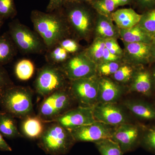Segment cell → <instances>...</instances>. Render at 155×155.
<instances>
[{"label": "cell", "mask_w": 155, "mask_h": 155, "mask_svg": "<svg viewBox=\"0 0 155 155\" xmlns=\"http://www.w3.org/2000/svg\"><path fill=\"white\" fill-rule=\"evenodd\" d=\"M31 19L34 28L49 50L67 38L70 31L61 9L52 12L31 11Z\"/></svg>", "instance_id": "cell-1"}, {"label": "cell", "mask_w": 155, "mask_h": 155, "mask_svg": "<svg viewBox=\"0 0 155 155\" xmlns=\"http://www.w3.org/2000/svg\"><path fill=\"white\" fill-rule=\"evenodd\" d=\"M69 26L78 38L88 41L93 34L97 12L88 3L66 1L61 9Z\"/></svg>", "instance_id": "cell-2"}, {"label": "cell", "mask_w": 155, "mask_h": 155, "mask_svg": "<svg viewBox=\"0 0 155 155\" xmlns=\"http://www.w3.org/2000/svg\"><path fill=\"white\" fill-rule=\"evenodd\" d=\"M0 106L14 118L23 119L33 113L32 92L27 87L12 85L0 94Z\"/></svg>", "instance_id": "cell-3"}, {"label": "cell", "mask_w": 155, "mask_h": 155, "mask_svg": "<svg viewBox=\"0 0 155 155\" xmlns=\"http://www.w3.org/2000/svg\"><path fill=\"white\" fill-rule=\"evenodd\" d=\"M75 143L68 129L53 122L45 127L38 139V145L47 154L64 155L69 152Z\"/></svg>", "instance_id": "cell-4"}, {"label": "cell", "mask_w": 155, "mask_h": 155, "mask_svg": "<svg viewBox=\"0 0 155 155\" xmlns=\"http://www.w3.org/2000/svg\"><path fill=\"white\" fill-rule=\"evenodd\" d=\"M8 32L17 49L23 54H41L47 49L38 34L18 19L9 22Z\"/></svg>", "instance_id": "cell-5"}, {"label": "cell", "mask_w": 155, "mask_h": 155, "mask_svg": "<svg viewBox=\"0 0 155 155\" xmlns=\"http://www.w3.org/2000/svg\"><path fill=\"white\" fill-rule=\"evenodd\" d=\"M66 76L59 66L48 64L39 70L35 82L36 92L45 97L64 88Z\"/></svg>", "instance_id": "cell-6"}, {"label": "cell", "mask_w": 155, "mask_h": 155, "mask_svg": "<svg viewBox=\"0 0 155 155\" xmlns=\"http://www.w3.org/2000/svg\"><path fill=\"white\" fill-rule=\"evenodd\" d=\"M66 78L70 81L96 75L97 65L84 54L78 53L59 66Z\"/></svg>", "instance_id": "cell-7"}, {"label": "cell", "mask_w": 155, "mask_h": 155, "mask_svg": "<svg viewBox=\"0 0 155 155\" xmlns=\"http://www.w3.org/2000/svg\"><path fill=\"white\" fill-rule=\"evenodd\" d=\"M71 94L65 88L59 90L45 97L39 108L38 116L45 120L52 121L69 108Z\"/></svg>", "instance_id": "cell-8"}, {"label": "cell", "mask_w": 155, "mask_h": 155, "mask_svg": "<svg viewBox=\"0 0 155 155\" xmlns=\"http://www.w3.org/2000/svg\"><path fill=\"white\" fill-rule=\"evenodd\" d=\"M99 78L93 77L71 81V94L83 106L92 107L97 102Z\"/></svg>", "instance_id": "cell-9"}, {"label": "cell", "mask_w": 155, "mask_h": 155, "mask_svg": "<svg viewBox=\"0 0 155 155\" xmlns=\"http://www.w3.org/2000/svg\"><path fill=\"white\" fill-rule=\"evenodd\" d=\"M110 125L95 121L91 124L69 130L76 142H96L112 138L114 129Z\"/></svg>", "instance_id": "cell-10"}, {"label": "cell", "mask_w": 155, "mask_h": 155, "mask_svg": "<svg viewBox=\"0 0 155 155\" xmlns=\"http://www.w3.org/2000/svg\"><path fill=\"white\" fill-rule=\"evenodd\" d=\"M143 130L137 125L124 123L114 129L111 139L118 143L124 154L140 145Z\"/></svg>", "instance_id": "cell-11"}, {"label": "cell", "mask_w": 155, "mask_h": 155, "mask_svg": "<svg viewBox=\"0 0 155 155\" xmlns=\"http://www.w3.org/2000/svg\"><path fill=\"white\" fill-rule=\"evenodd\" d=\"M92 107H81L72 109L66 111L51 121L59 123L69 130L88 125L96 121Z\"/></svg>", "instance_id": "cell-12"}, {"label": "cell", "mask_w": 155, "mask_h": 155, "mask_svg": "<svg viewBox=\"0 0 155 155\" xmlns=\"http://www.w3.org/2000/svg\"><path fill=\"white\" fill-rule=\"evenodd\" d=\"M92 108L94 116L97 121L112 126H118L126 123L125 113L114 103H99Z\"/></svg>", "instance_id": "cell-13"}, {"label": "cell", "mask_w": 155, "mask_h": 155, "mask_svg": "<svg viewBox=\"0 0 155 155\" xmlns=\"http://www.w3.org/2000/svg\"><path fill=\"white\" fill-rule=\"evenodd\" d=\"M124 45L123 58L127 64L142 66L151 63V44L124 42Z\"/></svg>", "instance_id": "cell-14"}, {"label": "cell", "mask_w": 155, "mask_h": 155, "mask_svg": "<svg viewBox=\"0 0 155 155\" xmlns=\"http://www.w3.org/2000/svg\"><path fill=\"white\" fill-rule=\"evenodd\" d=\"M131 79L130 91L136 92L148 97L152 94L154 87L150 71L144 68H140L135 70Z\"/></svg>", "instance_id": "cell-15"}, {"label": "cell", "mask_w": 155, "mask_h": 155, "mask_svg": "<svg viewBox=\"0 0 155 155\" xmlns=\"http://www.w3.org/2000/svg\"><path fill=\"white\" fill-rule=\"evenodd\" d=\"M120 29L114 25L111 17L104 16L97 13L94 31L95 38L103 39L120 38Z\"/></svg>", "instance_id": "cell-16"}, {"label": "cell", "mask_w": 155, "mask_h": 155, "mask_svg": "<svg viewBox=\"0 0 155 155\" xmlns=\"http://www.w3.org/2000/svg\"><path fill=\"white\" fill-rule=\"evenodd\" d=\"M122 92L120 86L110 78H100L97 102L99 103L115 102L120 97Z\"/></svg>", "instance_id": "cell-17"}, {"label": "cell", "mask_w": 155, "mask_h": 155, "mask_svg": "<svg viewBox=\"0 0 155 155\" xmlns=\"http://www.w3.org/2000/svg\"><path fill=\"white\" fill-rule=\"evenodd\" d=\"M142 14H139L134 9L122 8L115 11L111 14L113 22L120 29H126L137 25L141 19Z\"/></svg>", "instance_id": "cell-18"}, {"label": "cell", "mask_w": 155, "mask_h": 155, "mask_svg": "<svg viewBox=\"0 0 155 155\" xmlns=\"http://www.w3.org/2000/svg\"><path fill=\"white\" fill-rule=\"evenodd\" d=\"M21 124L22 134L30 139H38L44 132V120L39 116L29 115L23 118Z\"/></svg>", "instance_id": "cell-19"}, {"label": "cell", "mask_w": 155, "mask_h": 155, "mask_svg": "<svg viewBox=\"0 0 155 155\" xmlns=\"http://www.w3.org/2000/svg\"><path fill=\"white\" fill-rule=\"evenodd\" d=\"M124 105L138 119L155 121V105L140 100L127 101Z\"/></svg>", "instance_id": "cell-20"}, {"label": "cell", "mask_w": 155, "mask_h": 155, "mask_svg": "<svg viewBox=\"0 0 155 155\" xmlns=\"http://www.w3.org/2000/svg\"><path fill=\"white\" fill-rule=\"evenodd\" d=\"M119 34L123 42L151 44L153 42L152 36L147 33L138 24L129 29H120Z\"/></svg>", "instance_id": "cell-21"}, {"label": "cell", "mask_w": 155, "mask_h": 155, "mask_svg": "<svg viewBox=\"0 0 155 155\" xmlns=\"http://www.w3.org/2000/svg\"><path fill=\"white\" fill-rule=\"evenodd\" d=\"M17 50L8 32L0 35V66L11 62L17 54Z\"/></svg>", "instance_id": "cell-22"}, {"label": "cell", "mask_w": 155, "mask_h": 155, "mask_svg": "<svg viewBox=\"0 0 155 155\" xmlns=\"http://www.w3.org/2000/svg\"><path fill=\"white\" fill-rule=\"evenodd\" d=\"M0 133L8 139L21 136L14 117L5 111L0 112Z\"/></svg>", "instance_id": "cell-23"}, {"label": "cell", "mask_w": 155, "mask_h": 155, "mask_svg": "<svg viewBox=\"0 0 155 155\" xmlns=\"http://www.w3.org/2000/svg\"><path fill=\"white\" fill-rule=\"evenodd\" d=\"M105 48L104 39L99 38H95L91 44L83 51L85 55L97 66L101 63Z\"/></svg>", "instance_id": "cell-24"}, {"label": "cell", "mask_w": 155, "mask_h": 155, "mask_svg": "<svg viewBox=\"0 0 155 155\" xmlns=\"http://www.w3.org/2000/svg\"><path fill=\"white\" fill-rule=\"evenodd\" d=\"M35 67L33 62L28 59L19 60L14 66V74L19 80H29L33 76Z\"/></svg>", "instance_id": "cell-25"}, {"label": "cell", "mask_w": 155, "mask_h": 155, "mask_svg": "<svg viewBox=\"0 0 155 155\" xmlns=\"http://www.w3.org/2000/svg\"><path fill=\"white\" fill-rule=\"evenodd\" d=\"M69 58V53L58 45L48 50L45 56L48 64L58 66L64 64Z\"/></svg>", "instance_id": "cell-26"}, {"label": "cell", "mask_w": 155, "mask_h": 155, "mask_svg": "<svg viewBox=\"0 0 155 155\" xmlns=\"http://www.w3.org/2000/svg\"><path fill=\"white\" fill-rule=\"evenodd\" d=\"M101 155H122L121 148L111 138L106 139L94 143Z\"/></svg>", "instance_id": "cell-27"}, {"label": "cell", "mask_w": 155, "mask_h": 155, "mask_svg": "<svg viewBox=\"0 0 155 155\" xmlns=\"http://www.w3.org/2000/svg\"><path fill=\"white\" fill-rule=\"evenodd\" d=\"M88 3L97 14L108 17L118 8L113 0H91Z\"/></svg>", "instance_id": "cell-28"}, {"label": "cell", "mask_w": 155, "mask_h": 155, "mask_svg": "<svg viewBox=\"0 0 155 155\" xmlns=\"http://www.w3.org/2000/svg\"><path fill=\"white\" fill-rule=\"evenodd\" d=\"M138 25L153 37L155 34V9L142 13Z\"/></svg>", "instance_id": "cell-29"}, {"label": "cell", "mask_w": 155, "mask_h": 155, "mask_svg": "<svg viewBox=\"0 0 155 155\" xmlns=\"http://www.w3.org/2000/svg\"><path fill=\"white\" fill-rule=\"evenodd\" d=\"M140 145L155 154V125L143 128Z\"/></svg>", "instance_id": "cell-30"}, {"label": "cell", "mask_w": 155, "mask_h": 155, "mask_svg": "<svg viewBox=\"0 0 155 155\" xmlns=\"http://www.w3.org/2000/svg\"><path fill=\"white\" fill-rule=\"evenodd\" d=\"M17 14L14 0H0V18L13 19Z\"/></svg>", "instance_id": "cell-31"}, {"label": "cell", "mask_w": 155, "mask_h": 155, "mask_svg": "<svg viewBox=\"0 0 155 155\" xmlns=\"http://www.w3.org/2000/svg\"><path fill=\"white\" fill-rule=\"evenodd\" d=\"M134 72L135 70L130 64H122L113 76L116 81L125 83L132 78Z\"/></svg>", "instance_id": "cell-32"}, {"label": "cell", "mask_w": 155, "mask_h": 155, "mask_svg": "<svg viewBox=\"0 0 155 155\" xmlns=\"http://www.w3.org/2000/svg\"><path fill=\"white\" fill-rule=\"evenodd\" d=\"M121 65L119 62H102L97 65V69L102 75L109 76L114 75Z\"/></svg>", "instance_id": "cell-33"}, {"label": "cell", "mask_w": 155, "mask_h": 155, "mask_svg": "<svg viewBox=\"0 0 155 155\" xmlns=\"http://www.w3.org/2000/svg\"><path fill=\"white\" fill-rule=\"evenodd\" d=\"M58 45L64 48L69 54H77L80 49V45L77 41L68 38L62 40Z\"/></svg>", "instance_id": "cell-34"}, {"label": "cell", "mask_w": 155, "mask_h": 155, "mask_svg": "<svg viewBox=\"0 0 155 155\" xmlns=\"http://www.w3.org/2000/svg\"><path fill=\"white\" fill-rule=\"evenodd\" d=\"M106 48L114 54L123 58V50L120 47L117 39L114 38L104 40Z\"/></svg>", "instance_id": "cell-35"}, {"label": "cell", "mask_w": 155, "mask_h": 155, "mask_svg": "<svg viewBox=\"0 0 155 155\" xmlns=\"http://www.w3.org/2000/svg\"><path fill=\"white\" fill-rule=\"evenodd\" d=\"M132 4L143 13L155 9V0H132Z\"/></svg>", "instance_id": "cell-36"}, {"label": "cell", "mask_w": 155, "mask_h": 155, "mask_svg": "<svg viewBox=\"0 0 155 155\" xmlns=\"http://www.w3.org/2000/svg\"><path fill=\"white\" fill-rule=\"evenodd\" d=\"M14 85L8 72L2 66H0V94L6 88Z\"/></svg>", "instance_id": "cell-37"}, {"label": "cell", "mask_w": 155, "mask_h": 155, "mask_svg": "<svg viewBox=\"0 0 155 155\" xmlns=\"http://www.w3.org/2000/svg\"><path fill=\"white\" fill-rule=\"evenodd\" d=\"M66 0H50L46 12H52L62 8Z\"/></svg>", "instance_id": "cell-38"}, {"label": "cell", "mask_w": 155, "mask_h": 155, "mask_svg": "<svg viewBox=\"0 0 155 155\" xmlns=\"http://www.w3.org/2000/svg\"><path fill=\"white\" fill-rule=\"evenodd\" d=\"M122 58L112 54L105 48L104 51L102 62H119Z\"/></svg>", "instance_id": "cell-39"}, {"label": "cell", "mask_w": 155, "mask_h": 155, "mask_svg": "<svg viewBox=\"0 0 155 155\" xmlns=\"http://www.w3.org/2000/svg\"><path fill=\"white\" fill-rule=\"evenodd\" d=\"M3 137V136L0 133V150L2 151H12L11 147L7 143Z\"/></svg>", "instance_id": "cell-40"}, {"label": "cell", "mask_w": 155, "mask_h": 155, "mask_svg": "<svg viewBox=\"0 0 155 155\" xmlns=\"http://www.w3.org/2000/svg\"><path fill=\"white\" fill-rule=\"evenodd\" d=\"M117 7L132 4V0H113Z\"/></svg>", "instance_id": "cell-41"}, {"label": "cell", "mask_w": 155, "mask_h": 155, "mask_svg": "<svg viewBox=\"0 0 155 155\" xmlns=\"http://www.w3.org/2000/svg\"><path fill=\"white\" fill-rule=\"evenodd\" d=\"M151 45V63H155V41L153 42Z\"/></svg>", "instance_id": "cell-42"}, {"label": "cell", "mask_w": 155, "mask_h": 155, "mask_svg": "<svg viewBox=\"0 0 155 155\" xmlns=\"http://www.w3.org/2000/svg\"><path fill=\"white\" fill-rule=\"evenodd\" d=\"M151 71L152 76L154 90H155V67H154Z\"/></svg>", "instance_id": "cell-43"}, {"label": "cell", "mask_w": 155, "mask_h": 155, "mask_svg": "<svg viewBox=\"0 0 155 155\" xmlns=\"http://www.w3.org/2000/svg\"><path fill=\"white\" fill-rule=\"evenodd\" d=\"M91 1V0H66V1H69V2H80L84 3H89Z\"/></svg>", "instance_id": "cell-44"}, {"label": "cell", "mask_w": 155, "mask_h": 155, "mask_svg": "<svg viewBox=\"0 0 155 155\" xmlns=\"http://www.w3.org/2000/svg\"><path fill=\"white\" fill-rule=\"evenodd\" d=\"M4 21H5V20L0 18V30H1V28H2V26L4 24Z\"/></svg>", "instance_id": "cell-45"}, {"label": "cell", "mask_w": 155, "mask_h": 155, "mask_svg": "<svg viewBox=\"0 0 155 155\" xmlns=\"http://www.w3.org/2000/svg\"><path fill=\"white\" fill-rule=\"evenodd\" d=\"M153 42L155 41V34L153 35Z\"/></svg>", "instance_id": "cell-46"}, {"label": "cell", "mask_w": 155, "mask_h": 155, "mask_svg": "<svg viewBox=\"0 0 155 155\" xmlns=\"http://www.w3.org/2000/svg\"><path fill=\"white\" fill-rule=\"evenodd\" d=\"M154 105H155V104H154Z\"/></svg>", "instance_id": "cell-47"}]
</instances>
